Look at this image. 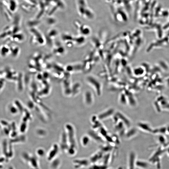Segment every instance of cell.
Masks as SVG:
<instances>
[{"instance_id":"2","label":"cell","mask_w":169,"mask_h":169,"mask_svg":"<svg viewBox=\"0 0 169 169\" xmlns=\"http://www.w3.org/2000/svg\"><path fill=\"white\" fill-rule=\"evenodd\" d=\"M135 165L137 167L143 169H147L149 166L148 163L142 160L136 161Z\"/></svg>"},{"instance_id":"6","label":"cell","mask_w":169,"mask_h":169,"mask_svg":"<svg viewBox=\"0 0 169 169\" xmlns=\"http://www.w3.org/2000/svg\"><path fill=\"white\" fill-rule=\"evenodd\" d=\"M88 97V98L87 99V102H88V103L90 104L91 103V102L92 101V96L90 92H87V93L86 94Z\"/></svg>"},{"instance_id":"4","label":"cell","mask_w":169,"mask_h":169,"mask_svg":"<svg viewBox=\"0 0 169 169\" xmlns=\"http://www.w3.org/2000/svg\"><path fill=\"white\" fill-rule=\"evenodd\" d=\"M113 113V110H110L109 111H107L104 113H103L100 116V118L101 119H103L105 118L106 117H108L110 116V115L112 114Z\"/></svg>"},{"instance_id":"1","label":"cell","mask_w":169,"mask_h":169,"mask_svg":"<svg viewBox=\"0 0 169 169\" xmlns=\"http://www.w3.org/2000/svg\"><path fill=\"white\" fill-rule=\"evenodd\" d=\"M88 82L90 84H93V86L94 87L95 89L97 90V93L100 95L101 94V86L99 82L98 81V80L94 78L92 76H88L87 79Z\"/></svg>"},{"instance_id":"5","label":"cell","mask_w":169,"mask_h":169,"mask_svg":"<svg viewBox=\"0 0 169 169\" xmlns=\"http://www.w3.org/2000/svg\"><path fill=\"white\" fill-rule=\"evenodd\" d=\"M106 165L104 166H98V165H93L91 166L90 169H106Z\"/></svg>"},{"instance_id":"7","label":"cell","mask_w":169,"mask_h":169,"mask_svg":"<svg viewBox=\"0 0 169 169\" xmlns=\"http://www.w3.org/2000/svg\"><path fill=\"white\" fill-rule=\"evenodd\" d=\"M118 116H120V118L122 119V120H124L123 121L125 122V124H127L128 126H129V121L127 120L126 117H124L121 114L119 115V114Z\"/></svg>"},{"instance_id":"3","label":"cell","mask_w":169,"mask_h":169,"mask_svg":"<svg viewBox=\"0 0 169 169\" xmlns=\"http://www.w3.org/2000/svg\"><path fill=\"white\" fill-rule=\"evenodd\" d=\"M130 156V163L129 164L130 169H134V165H136V162L134 161L135 160V156H134V155H133L132 154Z\"/></svg>"}]
</instances>
